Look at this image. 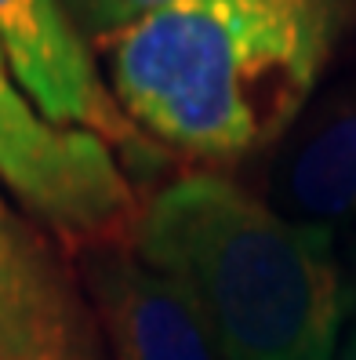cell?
<instances>
[{"mask_svg":"<svg viewBox=\"0 0 356 360\" xmlns=\"http://www.w3.org/2000/svg\"><path fill=\"white\" fill-rule=\"evenodd\" d=\"M269 204L298 222L356 219V70L320 91L277 142Z\"/></svg>","mask_w":356,"mask_h":360,"instance_id":"52a82bcc","label":"cell"},{"mask_svg":"<svg viewBox=\"0 0 356 360\" xmlns=\"http://www.w3.org/2000/svg\"><path fill=\"white\" fill-rule=\"evenodd\" d=\"M349 259L356 262V233H352V240H349Z\"/></svg>","mask_w":356,"mask_h":360,"instance_id":"30bf717a","label":"cell"},{"mask_svg":"<svg viewBox=\"0 0 356 360\" xmlns=\"http://www.w3.org/2000/svg\"><path fill=\"white\" fill-rule=\"evenodd\" d=\"M77 277L106 360H225L190 295L135 248H84Z\"/></svg>","mask_w":356,"mask_h":360,"instance_id":"5b68a950","label":"cell"},{"mask_svg":"<svg viewBox=\"0 0 356 360\" xmlns=\"http://www.w3.org/2000/svg\"><path fill=\"white\" fill-rule=\"evenodd\" d=\"M131 237L138 259L190 295L225 360H334L345 328L334 229L193 172L157 189Z\"/></svg>","mask_w":356,"mask_h":360,"instance_id":"7a4b0ae2","label":"cell"},{"mask_svg":"<svg viewBox=\"0 0 356 360\" xmlns=\"http://www.w3.org/2000/svg\"><path fill=\"white\" fill-rule=\"evenodd\" d=\"M334 360H356V328L338 342V349H334Z\"/></svg>","mask_w":356,"mask_h":360,"instance_id":"9c48e42d","label":"cell"},{"mask_svg":"<svg viewBox=\"0 0 356 360\" xmlns=\"http://www.w3.org/2000/svg\"><path fill=\"white\" fill-rule=\"evenodd\" d=\"M349 0H167L106 40L131 128L200 164L277 150L320 91Z\"/></svg>","mask_w":356,"mask_h":360,"instance_id":"6da1fadb","label":"cell"},{"mask_svg":"<svg viewBox=\"0 0 356 360\" xmlns=\"http://www.w3.org/2000/svg\"><path fill=\"white\" fill-rule=\"evenodd\" d=\"M0 51L51 124L95 131L106 142L135 135L62 0H0Z\"/></svg>","mask_w":356,"mask_h":360,"instance_id":"8992f818","label":"cell"},{"mask_svg":"<svg viewBox=\"0 0 356 360\" xmlns=\"http://www.w3.org/2000/svg\"><path fill=\"white\" fill-rule=\"evenodd\" d=\"M0 360H106L77 266L0 197Z\"/></svg>","mask_w":356,"mask_h":360,"instance_id":"277c9868","label":"cell"},{"mask_svg":"<svg viewBox=\"0 0 356 360\" xmlns=\"http://www.w3.org/2000/svg\"><path fill=\"white\" fill-rule=\"evenodd\" d=\"M164 4L167 0H62V8L70 11L73 26L88 44H106V40H113L131 22H138Z\"/></svg>","mask_w":356,"mask_h":360,"instance_id":"ba28073f","label":"cell"},{"mask_svg":"<svg viewBox=\"0 0 356 360\" xmlns=\"http://www.w3.org/2000/svg\"><path fill=\"white\" fill-rule=\"evenodd\" d=\"M0 182L29 215L84 248L120 244L138 222L135 189L113 142L84 128L51 124L15 80L0 51Z\"/></svg>","mask_w":356,"mask_h":360,"instance_id":"3957f363","label":"cell"}]
</instances>
